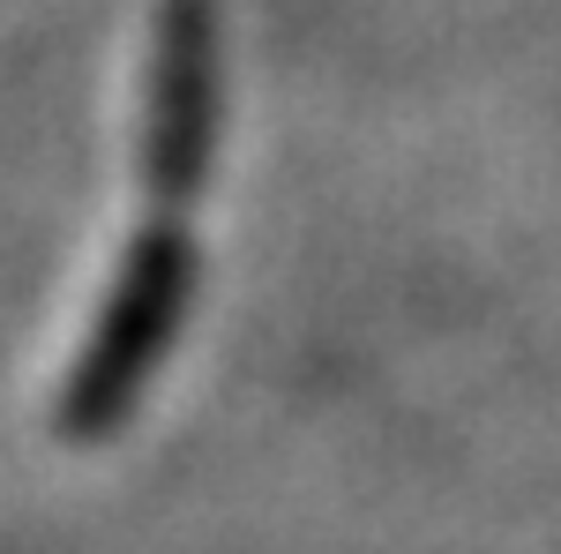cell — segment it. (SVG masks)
<instances>
[{
  "instance_id": "obj_1",
  "label": "cell",
  "mask_w": 561,
  "mask_h": 554,
  "mask_svg": "<svg viewBox=\"0 0 561 554\" xmlns=\"http://www.w3.org/2000/svg\"><path fill=\"white\" fill-rule=\"evenodd\" d=\"M173 307H180V262L173 256L135 262L128 293H121V307H113V323L98 330V352H90L83 383H76L68 412H60L76 434H98V427L128 405V389L142 383V368H150V352H158L165 330H173Z\"/></svg>"
}]
</instances>
